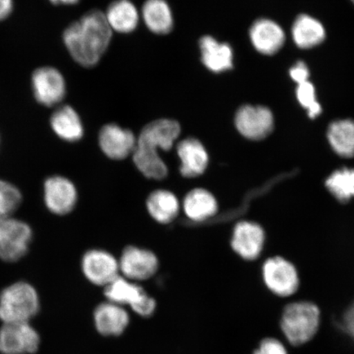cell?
Here are the masks:
<instances>
[{
	"label": "cell",
	"mask_w": 354,
	"mask_h": 354,
	"mask_svg": "<svg viewBox=\"0 0 354 354\" xmlns=\"http://www.w3.org/2000/svg\"><path fill=\"white\" fill-rule=\"evenodd\" d=\"M112 37L113 30L104 12L93 10L65 29L63 41L76 63L84 68H93L107 51Z\"/></svg>",
	"instance_id": "cell-1"
},
{
	"label": "cell",
	"mask_w": 354,
	"mask_h": 354,
	"mask_svg": "<svg viewBox=\"0 0 354 354\" xmlns=\"http://www.w3.org/2000/svg\"><path fill=\"white\" fill-rule=\"evenodd\" d=\"M180 134V124L171 119H158L143 128L132 154L133 161L141 174L149 179L165 178L168 169L159 150H170Z\"/></svg>",
	"instance_id": "cell-2"
},
{
	"label": "cell",
	"mask_w": 354,
	"mask_h": 354,
	"mask_svg": "<svg viewBox=\"0 0 354 354\" xmlns=\"http://www.w3.org/2000/svg\"><path fill=\"white\" fill-rule=\"evenodd\" d=\"M320 316L319 308L313 303L290 304L282 313L281 327L283 333L295 346L307 343L319 329Z\"/></svg>",
	"instance_id": "cell-3"
},
{
	"label": "cell",
	"mask_w": 354,
	"mask_h": 354,
	"mask_svg": "<svg viewBox=\"0 0 354 354\" xmlns=\"http://www.w3.org/2000/svg\"><path fill=\"white\" fill-rule=\"evenodd\" d=\"M39 309L37 292L28 283L17 282L0 294V320L3 323L29 322Z\"/></svg>",
	"instance_id": "cell-4"
},
{
	"label": "cell",
	"mask_w": 354,
	"mask_h": 354,
	"mask_svg": "<svg viewBox=\"0 0 354 354\" xmlns=\"http://www.w3.org/2000/svg\"><path fill=\"white\" fill-rule=\"evenodd\" d=\"M32 230L28 223L10 218L0 220V259L13 263L28 253Z\"/></svg>",
	"instance_id": "cell-5"
},
{
	"label": "cell",
	"mask_w": 354,
	"mask_h": 354,
	"mask_svg": "<svg viewBox=\"0 0 354 354\" xmlns=\"http://www.w3.org/2000/svg\"><path fill=\"white\" fill-rule=\"evenodd\" d=\"M41 339L29 322L3 323L0 328V353L3 354H33L39 348Z\"/></svg>",
	"instance_id": "cell-6"
},
{
	"label": "cell",
	"mask_w": 354,
	"mask_h": 354,
	"mask_svg": "<svg viewBox=\"0 0 354 354\" xmlns=\"http://www.w3.org/2000/svg\"><path fill=\"white\" fill-rule=\"evenodd\" d=\"M32 86L35 100L46 107L59 105L66 94L64 75L53 66H41L34 71Z\"/></svg>",
	"instance_id": "cell-7"
},
{
	"label": "cell",
	"mask_w": 354,
	"mask_h": 354,
	"mask_svg": "<svg viewBox=\"0 0 354 354\" xmlns=\"http://www.w3.org/2000/svg\"><path fill=\"white\" fill-rule=\"evenodd\" d=\"M234 125L245 138L260 140L272 131L274 118L271 110L263 106L246 104L237 110Z\"/></svg>",
	"instance_id": "cell-8"
},
{
	"label": "cell",
	"mask_w": 354,
	"mask_h": 354,
	"mask_svg": "<svg viewBox=\"0 0 354 354\" xmlns=\"http://www.w3.org/2000/svg\"><path fill=\"white\" fill-rule=\"evenodd\" d=\"M263 280L268 289L280 296H290L299 287L297 271L290 262L277 257L270 259L263 265Z\"/></svg>",
	"instance_id": "cell-9"
},
{
	"label": "cell",
	"mask_w": 354,
	"mask_h": 354,
	"mask_svg": "<svg viewBox=\"0 0 354 354\" xmlns=\"http://www.w3.org/2000/svg\"><path fill=\"white\" fill-rule=\"evenodd\" d=\"M119 268L124 277L131 281H141L151 278L158 269V260L151 251L135 246L123 250Z\"/></svg>",
	"instance_id": "cell-10"
},
{
	"label": "cell",
	"mask_w": 354,
	"mask_h": 354,
	"mask_svg": "<svg viewBox=\"0 0 354 354\" xmlns=\"http://www.w3.org/2000/svg\"><path fill=\"white\" fill-rule=\"evenodd\" d=\"M44 194L47 209L56 215L68 214L77 205V188L66 177L55 176L48 178L44 185Z\"/></svg>",
	"instance_id": "cell-11"
},
{
	"label": "cell",
	"mask_w": 354,
	"mask_h": 354,
	"mask_svg": "<svg viewBox=\"0 0 354 354\" xmlns=\"http://www.w3.org/2000/svg\"><path fill=\"white\" fill-rule=\"evenodd\" d=\"M82 268L88 281L104 287L118 277L120 272L118 261L108 252L100 250L88 251L83 256Z\"/></svg>",
	"instance_id": "cell-12"
},
{
	"label": "cell",
	"mask_w": 354,
	"mask_h": 354,
	"mask_svg": "<svg viewBox=\"0 0 354 354\" xmlns=\"http://www.w3.org/2000/svg\"><path fill=\"white\" fill-rule=\"evenodd\" d=\"M136 143L134 133L117 124H107L100 131V147L106 156L113 160H122L129 157L134 153Z\"/></svg>",
	"instance_id": "cell-13"
},
{
	"label": "cell",
	"mask_w": 354,
	"mask_h": 354,
	"mask_svg": "<svg viewBox=\"0 0 354 354\" xmlns=\"http://www.w3.org/2000/svg\"><path fill=\"white\" fill-rule=\"evenodd\" d=\"M265 241L263 229L249 221L239 223L234 228L232 247L242 259L254 260L262 253Z\"/></svg>",
	"instance_id": "cell-14"
},
{
	"label": "cell",
	"mask_w": 354,
	"mask_h": 354,
	"mask_svg": "<svg viewBox=\"0 0 354 354\" xmlns=\"http://www.w3.org/2000/svg\"><path fill=\"white\" fill-rule=\"evenodd\" d=\"M176 151L180 160L181 175L194 178L205 174L209 166V156L201 141L188 137L177 145Z\"/></svg>",
	"instance_id": "cell-15"
},
{
	"label": "cell",
	"mask_w": 354,
	"mask_h": 354,
	"mask_svg": "<svg viewBox=\"0 0 354 354\" xmlns=\"http://www.w3.org/2000/svg\"><path fill=\"white\" fill-rule=\"evenodd\" d=\"M130 315L123 306L107 302L101 304L94 312L97 331L104 336L117 337L126 331L130 325Z\"/></svg>",
	"instance_id": "cell-16"
},
{
	"label": "cell",
	"mask_w": 354,
	"mask_h": 354,
	"mask_svg": "<svg viewBox=\"0 0 354 354\" xmlns=\"http://www.w3.org/2000/svg\"><path fill=\"white\" fill-rule=\"evenodd\" d=\"M250 37L255 50L266 55L276 54L286 41L281 26L275 21L266 19L254 22L250 30Z\"/></svg>",
	"instance_id": "cell-17"
},
{
	"label": "cell",
	"mask_w": 354,
	"mask_h": 354,
	"mask_svg": "<svg viewBox=\"0 0 354 354\" xmlns=\"http://www.w3.org/2000/svg\"><path fill=\"white\" fill-rule=\"evenodd\" d=\"M201 61L207 69L214 73H221L233 68L234 55L231 46L205 35L199 39Z\"/></svg>",
	"instance_id": "cell-18"
},
{
	"label": "cell",
	"mask_w": 354,
	"mask_h": 354,
	"mask_svg": "<svg viewBox=\"0 0 354 354\" xmlns=\"http://www.w3.org/2000/svg\"><path fill=\"white\" fill-rule=\"evenodd\" d=\"M52 130L60 139L77 142L82 139L84 127L77 111L69 105L60 106L50 118Z\"/></svg>",
	"instance_id": "cell-19"
},
{
	"label": "cell",
	"mask_w": 354,
	"mask_h": 354,
	"mask_svg": "<svg viewBox=\"0 0 354 354\" xmlns=\"http://www.w3.org/2000/svg\"><path fill=\"white\" fill-rule=\"evenodd\" d=\"M104 15L113 32L122 34L134 32L140 21L139 11L130 0H116L110 4Z\"/></svg>",
	"instance_id": "cell-20"
},
{
	"label": "cell",
	"mask_w": 354,
	"mask_h": 354,
	"mask_svg": "<svg viewBox=\"0 0 354 354\" xmlns=\"http://www.w3.org/2000/svg\"><path fill=\"white\" fill-rule=\"evenodd\" d=\"M141 16L146 26L154 34L166 35L174 28V15L166 0H146Z\"/></svg>",
	"instance_id": "cell-21"
},
{
	"label": "cell",
	"mask_w": 354,
	"mask_h": 354,
	"mask_svg": "<svg viewBox=\"0 0 354 354\" xmlns=\"http://www.w3.org/2000/svg\"><path fill=\"white\" fill-rule=\"evenodd\" d=\"M183 209L189 219L199 223L214 216L218 206L214 194L209 190L198 188L192 189L185 197Z\"/></svg>",
	"instance_id": "cell-22"
},
{
	"label": "cell",
	"mask_w": 354,
	"mask_h": 354,
	"mask_svg": "<svg viewBox=\"0 0 354 354\" xmlns=\"http://www.w3.org/2000/svg\"><path fill=\"white\" fill-rule=\"evenodd\" d=\"M145 290L136 282L119 276L105 286L104 295L109 302L121 305V306L133 307L140 302L146 295Z\"/></svg>",
	"instance_id": "cell-23"
},
{
	"label": "cell",
	"mask_w": 354,
	"mask_h": 354,
	"mask_svg": "<svg viewBox=\"0 0 354 354\" xmlns=\"http://www.w3.org/2000/svg\"><path fill=\"white\" fill-rule=\"evenodd\" d=\"M150 216L159 223H171L180 211L178 199L166 189H157L149 194L146 203Z\"/></svg>",
	"instance_id": "cell-24"
},
{
	"label": "cell",
	"mask_w": 354,
	"mask_h": 354,
	"mask_svg": "<svg viewBox=\"0 0 354 354\" xmlns=\"http://www.w3.org/2000/svg\"><path fill=\"white\" fill-rule=\"evenodd\" d=\"M292 35L299 48H310L318 46L326 37L325 29L320 21L308 15H300L292 28Z\"/></svg>",
	"instance_id": "cell-25"
},
{
	"label": "cell",
	"mask_w": 354,
	"mask_h": 354,
	"mask_svg": "<svg viewBox=\"0 0 354 354\" xmlns=\"http://www.w3.org/2000/svg\"><path fill=\"white\" fill-rule=\"evenodd\" d=\"M329 142L332 149L339 156L352 158L354 156V122L351 119L331 123L328 132Z\"/></svg>",
	"instance_id": "cell-26"
},
{
	"label": "cell",
	"mask_w": 354,
	"mask_h": 354,
	"mask_svg": "<svg viewBox=\"0 0 354 354\" xmlns=\"http://www.w3.org/2000/svg\"><path fill=\"white\" fill-rule=\"evenodd\" d=\"M330 192L342 202L354 197V169L342 168L332 174L326 181Z\"/></svg>",
	"instance_id": "cell-27"
},
{
	"label": "cell",
	"mask_w": 354,
	"mask_h": 354,
	"mask_svg": "<svg viewBox=\"0 0 354 354\" xmlns=\"http://www.w3.org/2000/svg\"><path fill=\"white\" fill-rule=\"evenodd\" d=\"M21 203L20 190L7 181L0 180V220L12 216Z\"/></svg>",
	"instance_id": "cell-28"
},
{
	"label": "cell",
	"mask_w": 354,
	"mask_h": 354,
	"mask_svg": "<svg viewBox=\"0 0 354 354\" xmlns=\"http://www.w3.org/2000/svg\"><path fill=\"white\" fill-rule=\"evenodd\" d=\"M297 98L301 105L308 109V116L315 118L322 113V108L316 100L315 88L308 81L299 84L297 88Z\"/></svg>",
	"instance_id": "cell-29"
},
{
	"label": "cell",
	"mask_w": 354,
	"mask_h": 354,
	"mask_svg": "<svg viewBox=\"0 0 354 354\" xmlns=\"http://www.w3.org/2000/svg\"><path fill=\"white\" fill-rule=\"evenodd\" d=\"M253 354H288L284 345L278 339L267 338L260 342Z\"/></svg>",
	"instance_id": "cell-30"
},
{
	"label": "cell",
	"mask_w": 354,
	"mask_h": 354,
	"mask_svg": "<svg viewBox=\"0 0 354 354\" xmlns=\"http://www.w3.org/2000/svg\"><path fill=\"white\" fill-rule=\"evenodd\" d=\"M156 308V301L147 295L139 304H137L131 309L137 315L146 318L151 317Z\"/></svg>",
	"instance_id": "cell-31"
},
{
	"label": "cell",
	"mask_w": 354,
	"mask_h": 354,
	"mask_svg": "<svg viewBox=\"0 0 354 354\" xmlns=\"http://www.w3.org/2000/svg\"><path fill=\"white\" fill-rule=\"evenodd\" d=\"M290 74L291 78L299 85V84L308 82L309 70L306 64L303 63V62H299L297 64L290 69Z\"/></svg>",
	"instance_id": "cell-32"
},
{
	"label": "cell",
	"mask_w": 354,
	"mask_h": 354,
	"mask_svg": "<svg viewBox=\"0 0 354 354\" xmlns=\"http://www.w3.org/2000/svg\"><path fill=\"white\" fill-rule=\"evenodd\" d=\"M342 326L343 330L354 339V303L344 313Z\"/></svg>",
	"instance_id": "cell-33"
},
{
	"label": "cell",
	"mask_w": 354,
	"mask_h": 354,
	"mask_svg": "<svg viewBox=\"0 0 354 354\" xmlns=\"http://www.w3.org/2000/svg\"><path fill=\"white\" fill-rule=\"evenodd\" d=\"M13 10V0H0V21L6 20Z\"/></svg>",
	"instance_id": "cell-34"
},
{
	"label": "cell",
	"mask_w": 354,
	"mask_h": 354,
	"mask_svg": "<svg viewBox=\"0 0 354 354\" xmlns=\"http://www.w3.org/2000/svg\"><path fill=\"white\" fill-rule=\"evenodd\" d=\"M55 6H73L77 3L80 0H50Z\"/></svg>",
	"instance_id": "cell-35"
},
{
	"label": "cell",
	"mask_w": 354,
	"mask_h": 354,
	"mask_svg": "<svg viewBox=\"0 0 354 354\" xmlns=\"http://www.w3.org/2000/svg\"><path fill=\"white\" fill-rule=\"evenodd\" d=\"M353 3H354V0H352Z\"/></svg>",
	"instance_id": "cell-36"
}]
</instances>
